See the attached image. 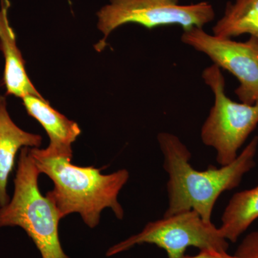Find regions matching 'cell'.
I'll use <instances>...</instances> for the list:
<instances>
[{
  "label": "cell",
  "mask_w": 258,
  "mask_h": 258,
  "mask_svg": "<svg viewBox=\"0 0 258 258\" xmlns=\"http://www.w3.org/2000/svg\"><path fill=\"white\" fill-rule=\"evenodd\" d=\"M212 32L213 35L225 38L248 34L258 39V0L229 2Z\"/></svg>",
  "instance_id": "obj_12"
},
{
  "label": "cell",
  "mask_w": 258,
  "mask_h": 258,
  "mask_svg": "<svg viewBox=\"0 0 258 258\" xmlns=\"http://www.w3.org/2000/svg\"><path fill=\"white\" fill-rule=\"evenodd\" d=\"M181 40L235 76L240 85L235 93L242 103L252 105L258 101L257 38L237 42L210 35L203 28H192L183 32Z\"/></svg>",
  "instance_id": "obj_7"
},
{
  "label": "cell",
  "mask_w": 258,
  "mask_h": 258,
  "mask_svg": "<svg viewBox=\"0 0 258 258\" xmlns=\"http://www.w3.org/2000/svg\"><path fill=\"white\" fill-rule=\"evenodd\" d=\"M20 150L13 198L0 208V227H20L35 244L42 258H70L59 237L61 220L53 204L40 192V172L30 152Z\"/></svg>",
  "instance_id": "obj_3"
},
{
  "label": "cell",
  "mask_w": 258,
  "mask_h": 258,
  "mask_svg": "<svg viewBox=\"0 0 258 258\" xmlns=\"http://www.w3.org/2000/svg\"><path fill=\"white\" fill-rule=\"evenodd\" d=\"M234 256L235 258H258V231L244 237Z\"/></svg>",
  "instance_id": "obj_13"
},
{
  "label": "cell",
  "mask_w": 258,
  "mask_h": 258,
  "mask_svg": "<svg viewBox=\"0 0 258 258\" xmlns=\"http://www.w3.org/2000/svg\"><path fill=\"white\" fill-rule=\"evenodd\" d=\"M9 0H1L0 5V50L5 58L3 84L7 95L23 98L27 96L43 98L29 79L25 62L17 44L16 35L10 25L8 11Z\"/></svg>",
  "instance_id": "obj_9"
},
{
  "label": "cell",
  "mask_w": 258,
  "mask_h": 258,
  "mask_svg": "<svg viewBox=\"0 0 258 258\" xmlns=\"http://www.w3.org/2000/svg\"><path fill=\"white\" fill-rule=\"evenodd\" d=\"M42 141L41 136L15 124L8 113L6 97L0 96V208L10 200L7 187L19 151L24 147L38 148Z\"/></svg>",
  "instance_id": "obj_10"
},
{
  "label": "cell",
  "mask_w": 258,
  "mask_h": 258,
  "mask_svg": "<svg viewBox=\"0 0 258 258\" xmlns=\"http://www.w3.org/2000/svg\"><path fill=\"white\" fill-rule=\"evenodd\" d=\"M157 140L164 157V169L169 176V206L164 216L192 210L205 222H212L214 208L220 195L237 187L255 164L257 137L230 164L218 168L210 166L205 171L194 169L190 164L191 152L174 134L161 132Z\"/></svg>",
  "instance_id": "obj_1"
},
{
  "label": "cell",
  "mask_w": 258,
  "mask_h": 258,
  "mask_svg": "<svg viewBox=\"0 0 258 258\" xmlns=\"http://www.w3.org/2000/svg\"><path fill=\"white\" fill-rule=\"evenodd\" d=\"M203 79L215 96V103L201 128L203 144L216 151L220 166L230 164L258 125V101L237 103L227 97L221 69L212 64L204 70Z\"/></svg>",
  "instance_id": "obj_4"
},
{
  "label": "cell",
  "mask_w": 258,
  "mask_h": 258,
  "mask_svg": "<svg viewBox=\"0 0 258 258\" xmlns=\"http://www.w3.org/2000/svg\"><path fill=\"white\" fill-rule=\"evenodd\" d=\"M216 258H235V256L229 254L227 252H219Z\"/></svg>",
  "instance_id": "obj_15"
},
{
  "label": "cell",
  "mask_w": 258,
  "mask_h": 258,
  "mask_svg": "<svg viewBox=\"0 0 258 258\" xmlns=\"http://www.w3.org/2000/svg\"><path fill=\"white\" fill-rule=\"evenodd\" d=\"M258 219V185L234 195L227 205L219 227L226 240L236 242Z\"/></svg>",
  "instance_id": "obj_11"
},
{
  "label": "cell",
  "mask_w": 258,
  "mask_h": 258,
  "mask_svg": "<svg viewBox=\"0 0 258 258\" xmlns=\"http://www.w3.org/2000/svg\"><path fill=\"white\" fill-rule=\"evenodd\" d=\"M30 152L40 174L53 182V189L46 198L60 219L79 213L90 228H94L106 208H111L118 220L123 218L124 211L118 196L129 179L126 169L103 174V168L76 166L71 164V158L48 155L39 148H30Z\"/></svg>",
  "instance_id": "obj_2"
},
{
  "label": "cell",
  "mask_w": 258,
  "mask_h": 258,
  "mask_svg": "<svg viewBox=\"0 0 258 258\" xmlns=\"http://www.w3.org/2000/svg\"><path fill=\"white\" fill-rule=\"evenodd\" d=\"M142 244H155L165 251L168 258H184L190 247L227 252L229 246L219 227L205 222L191 210L149 222L137 235L110 247L106 256L111 257Z\"/></svg>",
  "instance_id": "obj_6"
},
{
  "label": "cell",
  "mask_w": 258,
  "mask_h": 258,
  "mask_svg": "<svg viewBox=\"0 0 258 258\" xmlns=\"http://www.w3.org/2000/svg\"><path fill=\"white\" fill-rule=\"evenodd\" d=\"M219 252L215 250L210 249H204L200 250V253L195 256H184V258H216Z\"/></svg>",
  "instance_id": "obj_14"
},
{
  "label": "cell",
  "mask_w": 258,
  "mask_h": 258,
  "mask_svg": "<svg viewBox=\"0 0 258 258\" xmlns=\"http://www.w3.org/2000/svg\"><path fill=\"white\" fill-rule=\"evenodd\" d=\"M98 30L103 37L95 46L104 50L112 32L127 24H137L149 30L166 25H179L183 30L203 28L213 21L215 12L208 2L180 5L179 0H109L97 13Z\"/></svg>",
  "instance_id": "obj_5"
},
{
  "label": "cell",
  "mask_w": 258,
  "mask_h": 258,
  "mask_svg": "<svg viewBox=\"0 0 258 258\" xmlns=\"http://www.w3.org/2000/svg\"><path fill=\"white\" fill-rule=\"evenodd\" d=\"M22 99L28 115L40 123L50 139V144L43 152L48 155L72 159V144L81 134L78 123L54 109L44 98L27 96Z\"/></svg>",
  "instance_id": "obj_8"
}]
</instances>
